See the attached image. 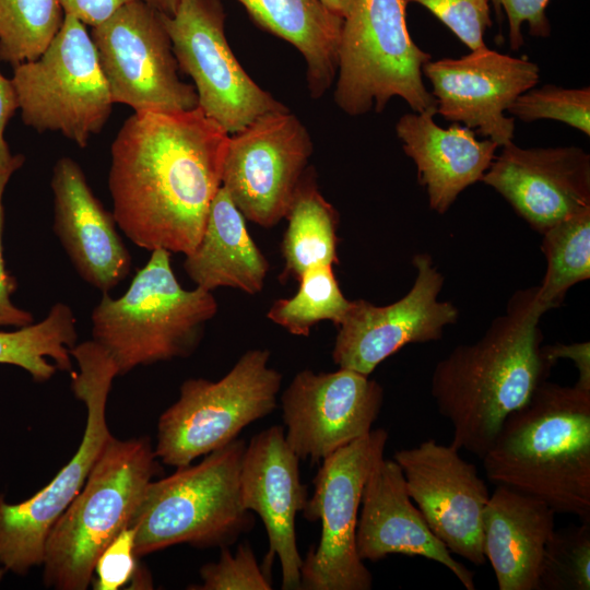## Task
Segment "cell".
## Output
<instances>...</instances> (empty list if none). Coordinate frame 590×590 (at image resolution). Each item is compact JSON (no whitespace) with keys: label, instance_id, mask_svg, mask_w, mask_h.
Masks as SVG:
<instances>
[{"label":"cell","instance_id":"9","mask_svg":"<svg viewBox=\"0 0 590 590\" xmlns=\"http://www.w3.org/2000/svg\"><path fill=\"white\" fill-rule=\"evenodd\" d=\"M270 351L245 352L217 381L191 378L160 416L155 455L181 468L237 439L249 424L276 408L282 375L269 366Z\"/></svg>","mask_w":590,"mask_h":590},{"label":"cell","instance_id":"19","mask_svg":"<svg viewBox=\"0 0 590 590\" xmlns=\"http://www.w3.org/2000/svg\"><path fill=\"white\" fill-rule=\"evenodd\" d=\"M243 507L257 514L266 528L269 550L263 566L271 569L276 556L282 589H300V556L296 540V516L302 512L308 487L300 480L299 458L284 437V427L270 426L246 445L239 474Z\"/></svg>","mask_w":590,"mask_h":590},{"label":"cell","instance_id":"33","mask_svg":"<svg viewBox=\"0 0 590 590\" xmlns=\"http://www.w3.org/2000/svg\"><path fill=\"white\" fill-rule=\"evenodd\" d=\"M507 111L524 122L557 120L590 135L589 86L564 88L545 84L538 88L531 87L519 95Z\"/></svg>","mask_w":590,"mask_h":590},{"label":"cell","instance_id":"18","mask_svg":"<svg viewBox=\"0 0 590 590\" xmlns=\"http://www.w3.org/2000/svg\"><path fill=\"white\" fill-rule=\"evenodd\" d=\"M423 75L432 84L438 115L504 146L515 135V119L505 111L535 86L540 68L485 46L460 58L430 59Z\"/></svg>","mask_w":590,"mask_h":590},{"label":"cell","instance_id":"3","mask_svg":"<svg viewBox=\"0 0 590 590\" xmlns=\"http://www.w3.org/2000/svg\"><path fill=\"white\" fill-rule=\"evenodd\" d=\"M482 461L491 483L590 522V390L544 380Z\"/></svg>","mask_w":590,"mask_h":590},{"label":"cell","instance_id":"13","mask_svg":"<svg viewBox=\"0 0 590 590\" xmlns=\"http://www.w3.org/2000/svg\"><path fill=\"white\" fill-rule=\"evenodd\" d=\"M221 0H180L163 14L178 68L193 81L198 107L229 134L286 107L244 70L225 35Z\"/></svg>","mask_w":590,"mask_h":590},{"label":"cell","instance_id":"38","mask_svg":"<svg viewBox=\"0 0 590 590\" xmlns=\"http://www.w3.org/2000/svg\"><path fill=\"white\" fill-rule=\"evenodd\" d=\"M19 168L10 167L0 169V327L22 328L34 322L33 315L14 305L11 299L16 284L7 269L3 257V228H4V208L3 194L11 176Z\"/></svg>","mask_w":590,"mask_h":590},{"label":"cell","instance_id":"30","mask_svg":"<svg viewBox=\"0 0 590 590\" xmlns=\"http://www.w3.org/2000/svg\"><path fill=\"white\" fill-rule=\"evenodd\" d=\"M297 293L275 300L268 318L294 335L308 337L311 328L329 320L339 326L351 300L343 295L332 266L318 264L306 270L298 280Z\"/></svg>","mask_w":590,"mask_h":590},{"label":"cell","instance_id":"20","mask_svg":"<svg viewBox=\"0 0 590 590\" xmlns=\"http://www.w3.org/2000/svg\"><path fill=\"white\" fill-rule=\"evenodd\" d=\"M482 181L495 189L533 229L544 233L590 208V155L578 146H502Z\"/></svg>","mask_w":590,"mask_h":590},{"label":"cell","instance_id":"34","mask_svg":"<svg viewBox=\"0 0 590 590\" xmlns=\"http://www.w3.org/2000/svg\"><path fill=\"white\" fill-rule=\"evenodd\" d=\"M229 546L221 547L220 559L200 569L202 583L197 590H271L272 579L268 568L260 565L248 542L240 543L233 554Z\"/></svg>","mask_w":590,"mask_h":590},{"label":"cell","instance_id":"40","mask_svg":"<svg viewBox=\"0 0 590 590\" xmlns=\"http://www.w3.org/2000/svg\"><path fill=\"white\" fill-rule=\"evenodd\" d=\"M19 109V99L11 79L0 72V169L20 168L24 163L21 154L12 155L4 139L5 127Z\"/></svg>","mask_w":590,"mask_h":590},{"label":"cell","instance_id":"37","mask_svg":"<svg viewBox=\"0 0 590 590\" xmlns=\"http://www.w3.org/2000/svg\"><path fill=\"white\" fill-rule=\"evenodd\" d=\"M551 0H489L496 10L504 9L509 26V45L519 50L524 44L521 27L528 24L529 33L546 38L551 35V24L545 14Z\"/></svg>","mask_w":590,"mask_h":590},{"label":"cell","instance_id":"28","mask_svg":"<svg viewBox=\"0 0 590 590\" xmlns=\"http://www.w3.org/2000/svg\"><path fill=\"white\" fill-rule=\"evenodd\" d=\"M76 340L74 312L69 305L58 302L43 320L0 331V364L17 366L36 381L49 380L56 369L72 375L70 350Z\"/></svg>","mask_w":590,"mask_h":590},{"label":"cell","instance_id":"35","mask_svg":"<svg viewBox=\"0 0 590 590\" xmlns=\"http://www.w3.org/2000/svg\"><path fill=\"white\" fill-rule=\"evenodd\" d=\"M421 4L437 17L470 50L485 47L491 26L489 0H406Z\"/></svg>","mask_w":590,"mask_h":590},{"label":"cell","instance_id":"17","mask_svg":"<svg viewBox=\"0 0 590 590\" xmlns=\"http://www.w3.org/2000/svg\"><path fill=\"white\" fill-rule=\"evenodd\" d=\"M393 460L433 533L451 554L484 565L482 517L491 494L476 467L435 439L398 450Z\"/></svg>","mask_w":590,"mask_h":590},{"label":"cell","instance_id":"7","mask_svg":"<svg viewBox=\"0 0 590 590\" xmlns=\"http://www.w3.org/2000/svg\"><path fill=\"white\" fill-rule=\"evenodd\" d=\"M406 0H352L338 50L335 104L350 116L379 113L392 97L413 111H435L436 99L423 81L432 59L412 39Z\"/></svg>","mask_w":590,"mask_h":590},{"label":"cell","instance_id":"2","mask_svg":"<svg viewBox=\"0 0 590 590\" xmlns=\"http://www.w3.org/2000/svg\"><path fill=\"white\" fill-rule=\"evenodd\" d=\"M536 286L517 291L472 344L456 346L433 371L430 393L452 441L482 460L505 420L524 405L553 367L542 353Z\"/></svg>","mask_w":590,"mask_h":590},{"label":"cell","instance_id":"44","mask_svg":"<svg viewBox=\"0 0 590 590\" xmlns=\"http://www.w3.org/2000/svg\"><path fill=\"white\" fill-rule=\"evenodd\" d=\"M7 569L0 564V578Z\"/></svg>","mask_w":590,"mask_h":590},{"label":"cell","instance_id":"22","mask_svg":"<svg viewBox=\"0 0 590 590\" xmlns=\"http://www.w3.org/2000/svg\"><path fill=\"white\" fill-rule=\"evenodd\" d=\"M356 551L363 562H378L391 554L421 556L448 568L467 590L475 589L474 574L429 529L393 459L381 458L364 486Z\"/></svg>","mask_w":590,"mask_h":590},{"label":"cell","instance_id":"21","mask_svg":"<svg viewBox=\"0 0 590 590\" xmlns=\"http://www.w3.org/2000/svg\"><path fill=\"white\" fill-rule=\"evenodd\" d=\"M54 232L78 274L99 292L108 293L131 269V256L117 232L113 212L90 188L85 174L71 157H60L50 181Z\"/></svg>","mask_w":590,"mask_h":590},{"label":"cell","instance_id":"36","mask_svg":"<svg viewBox=\"0 0 590 590\" xmlns=\"http://www.w3.org/2000/svg\"><path fill=\"white\" fill-rule=\"evenodd\" d=\"M134 530L128 527L99 555L94 573V588L118 590L135 576Z\"/></svg>","mask_w":590,"mask_h":590},{"label":"cell","instance_id":"14","mask_svg":"<svg viewBox=\"0 0 590 590\" xmlns=\"http://www.w3.org/2000/svg\"><path fill=\"white\" fill-rule=\"evenodd\" d=\"M311 154L310 135L294 114L268 113L229 134L222 187L245 219L272 227L285 217Z\"/></svg>","mask_w":590,"mask_h":590},{"label":"cell","instance_id":"4","mask_svg":"<svg viewBox=\"0 0 590 590\" xmlns=\"http://www.w3.org/2000/svg\"><path fill=\"white\" fill-rule=\"evenodd\" d=\"M216 312L212 292L185 290L170 252L155 249L120 297L103 294L91 315L92 340L122 376L140 365L191 355Z\"/></svg>","mask_w":590,"mask_h":590},{"label":"cell","instance_id":"23","mask_svg":"<svg viewBox=\"0 0 590 590\" xmlns=\"http://www.w3.org/2000/svg\"><path fill=\"white\" fill-rule=\"evenodd\" d=\"M435 115L430 110L404 114L396 132L416 165L429 208L444 214L465 188L482 180L499 146L488 139L477 140L473 130L458 122L441 128Z\"/></svg>","mask_w":590,"mask_h":590},{"label":"cell","instance_id":"27","mask_svg":"<svg viewBox=\"0 0 590 590\" xmlns=\"http://www.w3.org/2000/svg\"><path fill=\"white\" fill-rule=\"evenodd\" d=\"M284 219L288 224L282 241V279L298 281L314 266L339 263V215L319 192L311 173H305Z\"/></svg>","mask_w":590,"mask_h":590},{"label":"cell","instance_id":"25","mask_svg":"<svg viewBox=\"0 0 590 590\" xmlns=\"http://www.w3.org/2000/svg\"><path fill=\"white\" fill-rule=\"evenodd\" d=\"M184 269L199 287H232L255 295L262 291L269 263L250 237L245 217L221 187L208 213L197 247Z\"/></svg>","mask_w":590,"mask_h":590},{"label":"cell","instance_id":"31","mask_svg":"<svg viewBox=\"0 0 590 590\" xmlns=\"http://www.w3.org/2000/svg\"><path fill=\"white\" fill-rule=\"evenodd\" d=\"M63 19L59 0H0V60L14 67L37 58Z\"/></svg>","mask_w":590,"mask_h":590},{"label":"cell","instance_id":"11","mask_svg":"<svg viewBox=\"0 0 590 590\" xmlns=\"http://www.w3.org/2000/svg\"><path fill=\"white\" fill-rule=\"evenodd\" d=\"M387 440V430L373 428L320 462L302 515L321 521V535L303 559L300 589H371L373 575L356 551V528L364 486Z\"/></svg>","mask_w":590,"mask_h":590},{"label":"cell","instance_id":"5","mask_svg":"<svg viewBox=\"0 0 590 590\" xmlns=\"http://www.w3.org/2000/svg\"><path fill=\"white\" fill-rule=\"evenodd\" d=\"M158 471L148 437H110L82 489L48 533L42 564L47 587L87 589L99 555L130 527L148 484Z\"/></svg>","mask_w":590,"mask_h":590},{"label":"cell","instance_id":"32","mask_svg":"<svg viewBox=\"0 0 590 590\" xmlns=\"http://www.w3.org/2000/svg\"><path fill=\"white\" fill-rule=\"evenodd\" d=\"M590 589V522L554 530L542 557L539 590Z\"/></svg>","mask_w":590,"mask_h":590},{"label":"cell","instance_id":"8","mask_svg":"<svg viewBox=\"0 0 590 590\" xmlns=\"http://www.w3.org/2000/svg\"><path fill=\"white\" fill-rule=\"evenodd\" d=\"M78 363L72 389L86 406L81 444L51 482L20 504H8L0 495V564L19 575L43 564L50 529L82 489L94 463L113 436L106 422V404L117 368L93 340L70 350Z\"/></svg>","mask_w":590,"mask_h":590},{"label":"cell","instance_id":"41","mask_svg":"<svg viewBox=\"0 0 590 590\" xmlns=\"http://www.w3.org/2000/svg\"><path fill=\"white\" fill-rule=\"evenodd\" d=\"M544 358L554 366L559 358H569L578 370V380L575 386L590 390V343L578 342L571 344L556 343L542 346Z\"/></svg>","mask_w":590,"mask_h":590},{"label":"cell","instance_id":"12","mask_svg":"<svg viewBox=\"0 0 590 590\" xmlns=\"http://www.w3.org/2000/svg\"><path fill=\"white\" fill-rule=\"evenodd\" d=\"M90 34L114 104L128 105L134 113L198 107L193 85L178 75L163 13L148 2L123 5Z\"/></svg>","mask_w":590,"mask_h":590},{"label":"cell","instance_id":"42","mask_svg":"<svg viewBox=\"0 0 590 590\" xmlns=\"http://www.w3.org/2000/svg\"><path fill=\"white\" fill-rule=\"evenodd\" d=\"M161 13L172 16L177 10L180 0H144Z\"/></svg>","mask_w":590,"mask_h":590},{"label":"cell","instance_id":"26","mask_svg":"<svg viewBox=\"0 0 590 590\" xmlns=\"http://www.w3.org/2000/svg\"><path fill=\"white\" fill-rule=\"evenodd\" d=\"M250 19L288 42L304 57L312 98L321 97L337 76L343 19L321 0H237Z\"/></svg>","mask_w":590,"mask_h":590},{"label":"cell","instance_id":"43","mask_svg":"<svg viewBox=\"0 0 590 590\" xmlns=\"http://www.w3.org/2000/svg\"><path fill=\"white\" fill-rule=\"evenodd\" d=\"M352 0H321V2L335 15L344 17Z\"/></svg>","mask_w":590,"mask_h":590},{"label":"cell","instance_id":"16","mask_svg":"<svg viewBox=\"0 0 590 590\" xmlns=\"http://www.w3.org/2000/svg\"><path fill=\"white\" fill-rule=\"evenodd\" d=\"M382 403L384 389L369 376L302 370L281 396L285 440L299 460L320 463L370 433Z\"/></svg>","mask_w":590,"mask_h":590},{"label":"cell","instance_id":"15","mask_svg":"<svg viewBox=\"0 0 590 590\" xmlns=\"http://www.w3.org/2000/svg\"><path fill=\"white\" fill-rule=\"evenodd\" d=\"M415 281L399 300L376 306L351 300L338 327L332 359L340 368L369 376L389 356L410 343L440 340L446 326L457 322L458 308L439 300L444 276L427 253L413 257Z\"/></svg>","mask_w":590,"mask_h":590},{"label":"cell","instance_id":"29","mask_svg":"<svg viewBox=\"0 0 590 590\" xmlns=\"http://www.w3.org/2000/svg\"><path fill=\"white\" fill-rule=\"evenodd\" d=\"M541 235L546 271L536 286V298L547 311L563 303L570 287L590 279V208L563 219Z\"/></svg>","mask_w":590,"mask_h":590},{"label":"cell","instance_id":"1","mask_svg":"<svg viewBox=\"0 0 590 590\" xmlns=\"http://www.w3.org/2000/svg\"><path fill=\"white\" fill-rule=\"evenodd\" d=\"M228 139L199 107L129 116L110 146L118 228L140 248L190 253L222 187Z\"/></svg>","mask_w":590,"mask_h":590},{"label":"cell","instance_id":"39","mask_svg":"<svg viewBox=\"0 0 590 590\" xmlns=\"http://www.w3.org/2000/svg\"><path fill=\"white\" fill-rule=\"evenodd\" d=\"M133 1L138 0H59L64 15H71L91 27L99 25Z\"/></svg>","mask_w":590,"mask_h":590},{"label":"cell","instance_id":"6","mask_svg":"<svg viewBox=\"0 0 590 590\" xmlns=\"http://www.w3.org/2000/svg\"><path fill=\"white\" fill-rule=\"evenodd\" d=\"M245 449L246 441L237 438L205 455L198 464L152 480L130 524L135 555L184 543L221 548L250 531L255 519L239 495Z\"/></svg>","mask_w":590,"mask_h":590},{"label":"cell","instance_id":"24","mask_svg":"<svg viewBox=\"0 0 590 590\" xmlns=\"http://www.w3.org/2000/svg\"><path fill=\"white\" fill-rule=\"evenodd\" d=\"M555 511L543 500L503 485L489 495L482 517L483 553L499 590H539Z\"/></svg>","mask_w":590,"mask_h":590},{"label":"cell","instance_id":"10","mask_svg":"<svg viewBox=\"0 0 590 590\" xmlns=\"http://www.w3.org/2000/svg\"><path fill=\"white\" fill-rule=\"evenodd\" d=\"M23 122L37 132H60L80 148L99 133L113 97L86 25L71 15L35 59L11 78Z\"/></svg>","mask_w":590,"mask_h":590}]
</instances>
